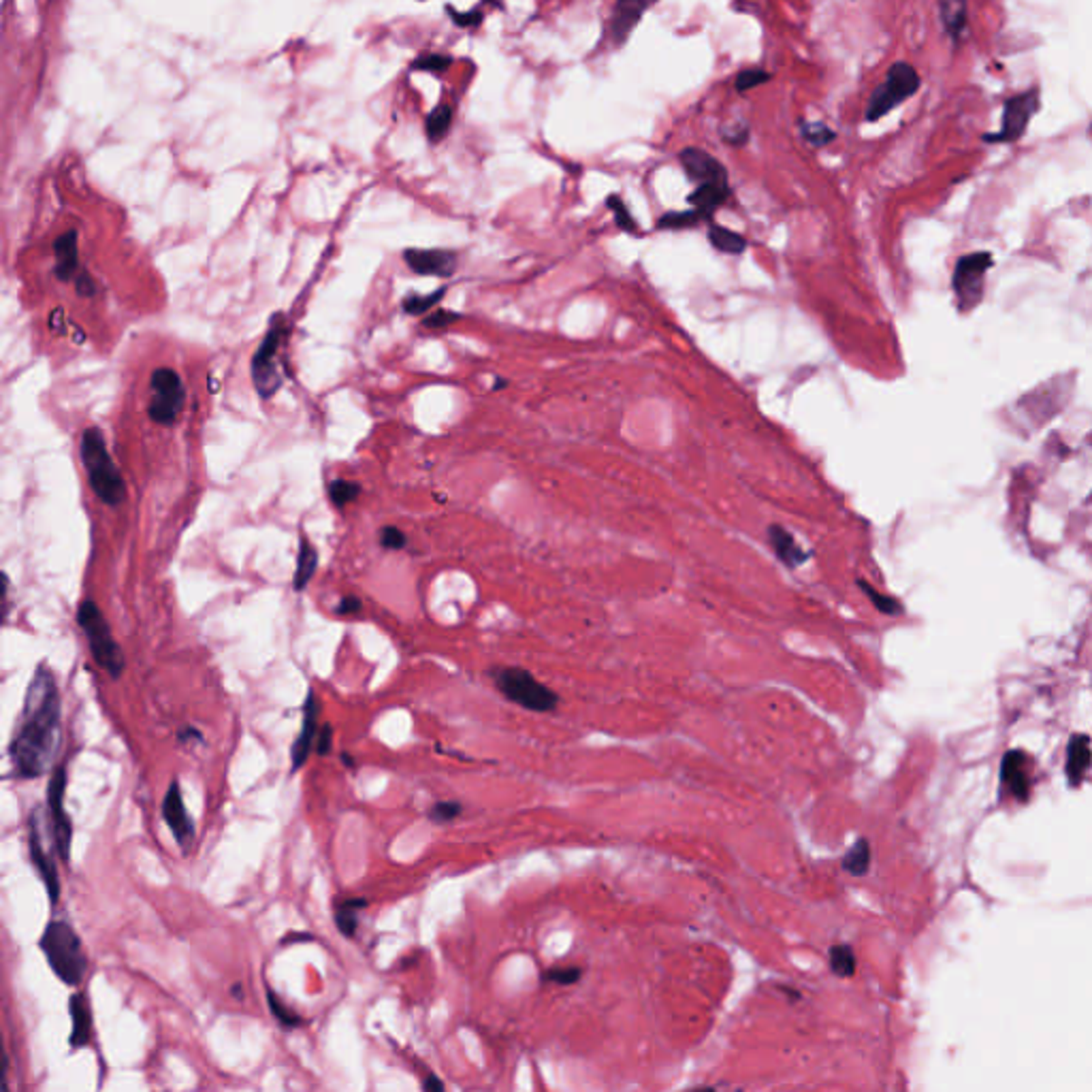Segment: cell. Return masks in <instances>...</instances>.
<instances>
[{
    "instance_id": "cell-21",
    "label": "cell",
    "mask_w": 1092,
    "mask_h": 1092,
    "mask_svg": "<svg viewBox=\"0 0 1092 1092\" xmlns=\"http://www.w3.org/2000/svg\"><path fill=\"white\" fill-rule=\"evenodd\" d=\"M53 256H56V267L53 274L60 282L73 280V275L80 269V250H77V233L69 231L60 235L53 244Z\"/></svg>"
},
{
    "instance_id": "cell-7",
    "label": "cell",
    "mask_w": 1092,
    "mask_h": 1092,
    "mask_svg": "<svg viewBox=\"0 0 1092 1092\" xmlns=\"http://www.w3.org/2000/svg\"><path fill=\"white\" fill-rule=\"evenodd\" d=\"M64 792L66 766L58 764L56 770L52 772L50 788H47V807H50V830L53 836V849H56L58 858L69 865L71 843H73V824H71L69 813H66L64 808Z\"/></svg>"
},
{
    "instance_id": "cell-37",
    "label": "cell",
    "mask_w": 1092,
    "mask_h": 1092,
    "mask_svg": "<svg viewBox=\"0 0 1092 1092\" xmlns=\"http://www.w3.org/2000/svg\"><path fill=\"white\" fill-rule=\"evenodd\" d=\"M770 77L772 75L766 73L764 69H745L736 75L734 88L736 92H749V90H756L762 86V83L770 82Z\"/></svg>"
},
{
    "instance_id": "cell-8",
    "label": "cell",
    "mask_w": 1092,
    "mask_h": 1092,
    "mask_svg": "<svg viewBox=\"0 0 1092 1092\" xmlns=\"http://www.w3.org/2000/svg\"><path fill=\"white\" fill-rule=\"evenodd\" d=\"M150 382H152L154 391V400L148 408L150 419L159 422V425H173L186 400L182 380L171 367H159L152 373Z\"/></svg>"
},
{
    "instance_id": "cell-33",
    "label": "cell",
    "mask_w": 1092,
    "mask_h": 1092,
    "mask_svg": "<svg viewBox=\"0 0 1092 1092\" xmlns=\"http://www.w3.org/2000/svg\"><path fill=\"white\" fill-rule=\"evenodd\" d=\"M267 1003H269L271 1013H274V1018L280 1022V1027L301 1029L305 1024L304 1018H301L299 1013H295L293 1010H286V1005L277 999V994L274 991H267Z\"/></svg>"
},
{
    "instance_id": "cell-44",
    "label": "cell",
    "mask_w": 1092,
    "mask_h": 1092,
    "mask_svg": "<svg viewBox=\"0 0 1092 1092\" xmlns=\"http://www.w3.org/2000/svg\"><path fill=\"white\" fill-rule=\"evenodd\" d=\"M723 141L734 148L745 146V143L749 141V129H747V124L743 122L736 126H726V129H723Z\"/></svg>"
},
{
    "instance_id": "cell-39",
    "label": "cell",
    "mask_w": 1092,
    "mask_h": 1092,
    "mask_svg": "<svg viewBox=\"0 0 1092 1092\" xmlns=\"http://www.w3.org/2000/svg\"><path fill=\"white\" fill-rule=\"evenodd\" d=\"M583 969L581 967H553L546 969L545 973H542V981H553L559 983V986H572V983H576L581 980Z\"/></svg>"
},
{
    "instance_id": "cell-43",
    "label": "cell",
    "mask_w": 1092,
    "mask_h": 1092,
    "mask_svg": "<svg viewBox=\"0 0 1092 1092\" xmlns=\"http://www.w3.org/2000/svg\"><path fill=\"white\" fill-rule=\"evenodd\" d=\"M380 545L389 548V551H400V548L406 546V534L400 527H384L380 532Z\"/></svg>"
},
{
    "instance_id": "cell-27",
    "label": "cell",
    "mask_w": 1092,
    "mask_h": 1092,
    "mask_svg": "<svg viewBox=\"0 0 1092 1092\" xmlns=\"http://www.w3.org/2000/svg\"><path fill=\"white\" fill-rule=\"evenodd\" d=\"M318 568V553L307 538H301L299 557H297V572H295V589L304 591L305 585L312 581L314 572Z\"/></svg>"
},
{
    "instance_id": "cell-24",
    "label": "cell",
    "mask_w": 1092,
    "mask_h": 1092,
    "mask_svg": "<svg viewBox=\"0 0 1092 1092\" xmlns=\"http://www.w3.org/2000/svg\"><path fill=\"white\" fill-rule=\"evenodd\" d=\"M365 907H367L365 898H342V901L335 904V915H333L335 926H337V931L343 934V937L353 939L354 934H357V926H359L357 913Z\"/></svg>"
},
{
    "instance_id": "cell-26",
    "label": "cell",
    "mask_w": 1092,
    "mask_h": 1092,
    "mask_svg": "<svg viewBox=\"0 0 1092 1092\" xmlns=\"http://www.w3.org/2000/svg\"><path fill=\"white\" fill-rule=\"evenodd\" d=\"M943 26L952 39H961L967 28V0H939Z\"/></svg>"
},
{
    "instance_id": "cell-13",
    "label": "cell",
    "mask_w": 1092,
    "mask_h": 1092,
    "mask_svg": "<svg viewBox=\"0 0 1092 1092\" xmlns=\"http://www.w3.org/2000/svg\"><path fill=\"white\" fill-rule=\"evenodd\" d=\"M318 715H321V702H318L316 693L314 690L307 691V698L304 702V720H301V730L299 736L295 739V743L291 747V770L293 775L295 772H299L304 768V764L307 762V758H310V753L314 751V743H316V734H318Z\"/></svg>"
},
{
    "instance_id": "cell-41",
    "label": "cell",
    "mask_w": 1092,
    "mask_h": 1092,
    "mask_svg": "<svg viewBox=\"0 0 1092 1092\" xmlns=\"http://www.w3.org/2000/svg\"><path fill=\"white\" fill-rule=\"evenodd\" d=\"M452 58L449 56H440V53H427V56H420L416 63L412 64L416 71H433V73H440V71H446L450 66Z\"/></svg>"
},
{
    "instance_id": "cell-53",
    "label": "cell",
    "mask_w": 1092,
    "mask_h": 1092,
    "mask_svg": "<svg viewBox=\"0 0 1092 1092\" xmlns=\"http://www.w3.org/2000/svg\"><path fill=\"white\" fill-rule=\"evenodd\" d=\"M342 762L348 766V768H354V758L348 756V753H342Z\"/></svg>"
},
{
    "instance_id": "cell-54",
    "label": "cell",
    "mask_w": 1092,
    "mask_h": 1092,
    "mask_svg": "<svg viewBox=\"0 0 1092 1092\" xmlns=\"http://www.w3.org/2000/svg\"><path fill=\"white\" fill-rule=\"evenodd\" d=\"M485 3H488V5H496V0H485Z\"/></svg>"
},
{
    "instance_id": "cell-48",
    "label": "cell",
    "mask_w": 1092,
    "mask_h": 1092,
    "mask_svg": "<svg viewBox=\"0 0 1092 1092\" xmlns=\"http://www.w3.org/2000/svg\"><path fill=\"white\" fill-rule=\"evenodd\" d=\"M75 285H77V293H80L82 297H92L94 295V285L86 271H80V274H77Z\"/></svg>"
},
{
    "instance_id": "cell-28",
    "label": "cell",
    "mask_w": 1092,
    "mask_h": 1092,
    "mask_svg": "<svg viewBox=\"0 0 1092 1092\" xmlns=\"http://www.w3.org/2000/svg\"><path fill=\"white\" fill-rule=\"evenodd\" d=\"M868 866H871V845H868L866 838H858L854 847L845 854L843 868L845 873L854 875V877H862V875L868 873Z\"/></svg>"
},
{
    "instance_id": "cell-10",
    "label": "cell",
    "mask_w": 1092,
    "mask_h": 1092,
    "mask_svg": "<svg viewBox=\"0 0 1092 1092\" xmlns=\"http://www.w3.org/2000/svg\"><path fill=\"white\" fill-rule=\"evenodd\" d=\"M1039 111V90H1027V92L1011 96L1005 101L1003 116H1000V130L994 135H986L983 139L992 143H1011L1018 141L1029 129L1030 118Z\"/></svg>"
},
{
    "instance_id": "cell-50",
    "label": "cell",
    "mask_w": 1092,
    "mask_h": 1092,
    "mask_svg": "<svg viewBox=\"0 0 1092 1092\" xmlns=\"http://www.w3.org/2000/svg\"><path fill=\"white\" fill-rule=\"evenodd\" d=\"M178 739L182 740V743H188V740H198V743H203V734L195 728H182L178 732Z\"/></svg>"
},
{
    "instance_id": "cell-2",
    "label": "cell",
    "mask_w": 1092,
    "mask_h": 1092,
    "mask_svg": "<svg viewBox=\"0 0 1092 1092\" xmlns=\"http://www.w3.org/2000/svg\"><path fill=\"white\" fill-rule=\"evenodd\" d=\"M39 947L60 981L73 988L80 986L88 971V956L71 922L52 920L41 934Z\"/></svg>"
},
{
    "instance_id": "cell-36",
    "label": "cell",
    "mask_w": 1092,
    "mask_h": 1092,
    "mask_svg": "<svg viewBox=\"0 0 1092 1092\" xmlns=\"http://www.w3.org/2000/svg\"><path fill=\"white\" fill-rule=\"evenodd\" d=\"M359 493H361V487L357 485V482H350V480H333L329 487V498H331V502L337 506V508H343V506L353 502Z\"/></svg>"
},
{
    "instance_id": "cell-22",
    "label": "cell",
    "mask_w": 1092,
    "mask_h": 1092,
    "mask_svg": "<svg viewBox=\"0 0 1092 1092\" xmlns=\"http://www.w3.org/2000/svg\"><path fill=\"white\" fill-rule=\"evenodd\" d=\"M730 195H732L730 184H700L687 201H690L691 208L698 209L704 218L710 220L715 211L728 201Z\"/></svg>"
},
{
    "instance_id": "cell-46",
    "label": "cell",
    "mask_w": 1092,
    "mask_h": 1092,
    "mask_svg": "<svg viewBox=\"0 0 1092 1092\" xmlns=\"http://www.w3.org/2000/svg\"><path fill=\"white\" fill-rule=\"evenodd\" d=\"M449 11H450V15H452V20H455V24H459V26H463V28L476 26V24L482 22V14H480V11H472V14H457V11H452V9H449Z\"/></svg>"
},
{
    "instance_id": "cell-30",
    "label": "cell",
    "mask_w": 1092,
    "mask_h": 1092,
    "mask_svg": "<svg viewBox=\"0 0 1092 1092\" xmlns=\"http://www.w3.org/2000/svg\"><path fill=\"white\" fill-rule=\"evenodd\" d=\"M702 220H707V218H704V216L693 208L685 209V211H666V214L657 220V228H663V231H681V228L696 227Z\"/></svg>"
},
{
    "instance_id": "cell-29",
    "label": "cell",
    "mask_w": 1092,
    "mask_h": 1092,
    "mask_svg": "<svg viewBox=\"0 0 1092 1092\" xmlns=\"http://www.w3.org/2000/svg\"><path fill=\"white\" fill-rule=\"evenodd\" d=\"M828 961H830V971L836 977H852L855 973V954H854L852 945H847V943L832 945L828 952Z\"/></svg>"
},
{
    "instance_id": "cell-19",
    "label": "cell",
    "mask_w": 1092,
    "mask_h": 1092,
    "mask_svg": "<svg viewBox=\"0 0 1092 1092\" xmlns=\"http://www.w3.org/2000/svg\"><path fill=\"white\" fill-rule=\"evenodd\" d=\"M768 542H770L772 551H775L777 557H779L783 564L788 565V568H798V565L807 564L808 557H811L808 551H805V548L798 545V540H796L794 536L789 534L786 527H783V525H777V523L770 525Z\"/></svg>"
},
{
    "instance_id": "cell-12",
    "label": "cell",
    "mask_w": 1092,
    "mask_h": 1092,
    "mask_svg": "<svg viewBox=\"0 0 1092 1092\" xmlns=\"http://www.w3.org/2000/svg\"><path fill=\"white\" fill-rule=\"evenodd\" d=\"M28 849H30V860H33L34 868H37L39 877L43 879V884H45V888H47V896H50V903L56 904L58 898H60V875H58L56 862H53L52 854L45 849L43 836H41L39 811H34L33 816H30V822H28Z\"/></svg>"
},
{
    "instance_id": "cell-11",
    "label": "cell",
    "mask_w": 1092,
    "mask_h": 1092,
    "mask_svg": "<svg viewBox=\"0 0 1092 1092\" xmlns=\"http://www.w3.org/2000/svg\"><path fill=\"white\" fill-rule=\"evenodd\" d=\"M162 819L171 830L175 843L182 847V852L188 854L192 841H195V822H192L188 808L184 805V796L178 779L169 783L165 798H162Z\"/></svg>"
},
{
    "instance_id": "cell-38",
    "label": "cell",
    "mask_w": 1092,
    "mask_h": 1092,
    "mask_svg": "<svg viewBox=\"0 0 1092 1092\" xmlns=\"http://www.w3.org/2000/svg\"><path fill=\"white\" fill-rule=\"evenodd\" d=\"M463 813V805L457 800H442L436 802L430 808V819L433 824H446L452 822V819H457Z\"/></svg>"
},
{
    "instance_id": "cell-25",
    "label": "cell",
    "mask_w": 1092,
    "mask_h": 1092,
    "mask_svg": "<svg viewBox=\"0 0 1092 1092\" xmlns=\"http://www.w3.org/2000/svg\"><path fill=\"white\" fill-rule=\"evenodd\" d=\"M709 241L717 252H723V255H743L747 250V239L743 235L717 225V222H709Z\"/></svg>"
},
{
    "instance_id": "cell-35",
    "label": "cell",
    "mask_w": 1092,
    "mask_h": 1092,
    "mask_svg": "<svg viewBox=\"0 0 1092 1092\" xmlns=\"http://www.w3.org/2000/svg\"><path fill=\"white\" fill-rule=\"evenodd\" d=\"M606 208L613 211L614 222H617V227L621 228V231L632 233V235L638 233L636 220H633V216L630 214V209H627V205L623 203V198H621L619 195L606 197Z\"/></svg>"
},
{
    "instance_id": "cell-45",
    "label": "cell",
    "mask_w": 1092,
    "mask_h": 1092,
    "mask_svg": "<svg viewBox=\"0 0 1092 1092\" xmlns=\"http://www.w3.org/2000/svg\"><path fill=\"white\" fill-rule=\"evenodd\" d=\"M331 747H333V728H331V723H323V726L318 728L314 751H316L318 756H329Z\"/></svg>"
},
{
    "instance_id": "cell-20",
    "label": "cell",
    "mask_w": 1092,
    "mask_h": 1092,
    "mask_svg": "<svg viewBox=\"0 0 1092 1092\" xmlns=\"http://www.w3.org/2000/svg\"><path fill=\"white\" fill-rule=\"evenodd\" d=\"M1024 756L1020 751H1011L1007 753L1003 759V770H1000V781H1003V788L1010 792L1013 798L1018 800H1027L1029 798V772L1027 766H1024Z\"/></svg>"
},
{
    "instance_id": "cell-18",
    "label": "cell",
    "mask_w": 1092,
    "mask_h": 1092,
    "mask_svg": "<svg viewBox=\"0 0 1092 1092\" xmlns=\"http://www.w3.org/2000/svg\"><path fill=\"white\" fill-rule=\"evenodd\" d=\"M69 1013H71V1048H86L92 1039V1010H90L88 997L83 992H73L69 999Z\"/></svg>"
},
{
    "instance_id": "cell-15",
    "label": "cell",
    "mask_w": 1092,
    "mask_h": 1092,
    "mask_svg": "<svg viewBox=\"0 0 1092 1092\" xmlns=\"http://www.w3.org/2000/svg\"><path fill=\"white\" fill-rule=\"evenodd\" d=\"M657 0H617L613 7L611 22H608V39L614 47L623 45L633 28L643 20V15L653 7Z\"/></svg>"
},
{
    "instance_id": "cell-52",
    "label": "cell",
    "mask_w": 1092,
    "mask_h": 1092,
    "mask_svg": "<svg viewBox=\"0 0 1092 1092\" xmlns=\"http://www.w3.org/2000/svg\"><path fill=\"white\" fill-rule=\"evenodd\" d=\"M231 994H233L235 999H241V997H244V988H241V983H233Z\"/></svg>"
},
{
    "instance_id": "cell-34",
    "label": "cell",
    "mask_w": 1092,
    "mask_h": 1092,
    "mask_svg": "<svg viewBox=\"0 0 1092 1092\" xmlns=\"http://www.w3.org/2000/svg\"><path fill=\"white\" fill-rule=\"evenodd\" d=\"M446 295V288H438V291H433L430 295H408L406 299H403V312L412 314V316H422V314H427V310H431L433 305L438 304L440 299H442Z\"/></svg>"
},
{
    "instance_id": "cell-9",
    "label": "cell",
    "mask_w": 1092,
    "mask_h": 1092,
    "mask_svg": "<svg viewBox=\"0 0 1092 1092\" xmlns=\"http://www.w3.org/2000/svg\"><path fill=\"white\" fill-rule=\"evenodd\" d=\"M282 335H285V324H282V318H275V321L271 323L267 335H265L261 348L256 350L255 359H252V378H255V386L263 400L274 395L282 384V378L280 373H277L275 365V354L282 343Z\"/></svg>"
},
{
    "instance_id": "cell-4",
    "label": "cell",
    "mask_w": 1092,
    "mask_h": 1092,
    "mask_svg": "<svg viewBox=\"0 0 1092 1092\" xmlns=\"http://www.w3.org/2000/svg\"><path fill=\"white\" fill-rule=\"evenodd\" d=\"M77 623L86 633L90 653H92L96 666L110 674L113 681H118L126 668L124 653L116 638H113L110 623L102 617L101 608L92 600H83L80 608H77Z\"/></svg>"
},
{
    "instance_id": "cell-51",
    "label": "cell",
    "mask_w": 1092,
    "mask_h": 1092,
    "mask_svg": "<svg viewBox=\"0 0 1092 1092\" xmlns=\"http://www.w3.org/2000/svg\"><path fill=\"white\" fill-rule=\"evenodd\" d=\"M305 941H314L312 934H305V933L295 934V933H291V934H286L285 939H282V945H286V943H305Z\"/></svg>"
},
{
    "instance_id": "cell-23",
    "label": "cell",
    "mask_w": 1092,
    "mask_h": 1092,
    "mask_svg": "<svg viewBox=\"0 0 1092 1092\" xmlns=\"http://www.w3.org/2000/svg\"><path fill=\"white\" fill-rule=\"evenodd\" d=\"M1090 740L1086 736H1073L1069 743V753H1067V775H1069L1071 786H1078L1090 768Z\"/></svg>"
},
{
    "instance_id": "cell-49",
    "label": "cell",
    "mask_w": 1092,
    "mask_h": 1092,
    "mask_svg": "<svg viewBox=\"0 0 1092 1092\" xmlns=\"http://www.w3.org/2000/svg\"><path fill=\"white\" fill-rule=\"evenodd\" d=\"M420 1086H422V1090H427V1092H442L444 1090V1082L436 1076H427L425 1079H422Z\"/></svg>"
},
{
    "instance_id": "cell-17",
    "label": "cell",
    "mask_w": 1092,
    "mask_h": 1092,
    "mask_svg": "<svg viewBox=\"0 0 1092 1092\" xmlns=\"http://www.w3.org/2000/svg\"><path fill=\"white\" fill-rule=\"evenodd\" d=\"M988 267H991V256L988 255H971L958 263L954 274V291L958 293V299L973 301V304L980 299L981 280Z\"/></svg>"
},
{
    "instance_id": "cell-16",
    "label": "cell",
    "mask_w": 1092,
    "mask_h": 1092,
    "mask_svg": "<svg viewBox=\"0 0 1092 1092\" xmlns=\"http://www.w3.org/2000/svg\"><path fill=\"white\" fill-rule=\"evenodd\" d=\"M403 261L414 274L450 277L457 269V255L450 250H419L410 248L403 252Z\"/></svg>"
},
{
    "instance_id": "cell-5",
    "label": "cell",
    "mask_w": 1092,
    "mask_h": 1092,
    "mask_svg": "<svg viewBox=\"0 0 1092 1092\" xmlns=\"http://www.w3.org/2000/svg\"><path fill=\"white\" fill-rule=\"evenodd\" d=\"M493 681H496V687L506 700H510L512 704H518L525 710L553 713L559 707L557 693L551 687L540 683L532 672L523 671V668H499V671L493 672Z\"/></svg>"
},
{
    "instance_id": "cell-40",
    "label": "cell",
    "mask_w": 1092,
    "mask_h": 1092,
    "mask_svg": "<svg viewBox=\"0 0 1092 1092\" xmlns=\"http://www.w3.org/2000/svg\"><path fill=\"white\" fill-rule=\"evenodd\" d=\"M858 585H860L862 589H865V594L868 597H871V602L875 604V608H879V611L885 613V614H898V613H901V606H898V602L894 600V597H888V595L879 594L877 589H873L871 585L865 583V581H858Z\"/></svg>"
},
{
    "instance_id": "cell-14",
    "label": "cell",
    "mask_w": 1092,
    "mask_h": 1092,
    "mask_svg": "<svg viewBox=\"0 0 1092 1092\" xmlns=\"http://www.w3.org/2000/svg\"><path fill=\"white\" fill-rule=\"evenodd\" d=\"M679 162L683 165L687 178H690L691 182H696V186H700V184H730L728 169L723 167L713 154H709L707 150H702V148L681 150Z\"/></svg>"
},
{
    "instance_id": "cell-3",
    "label": "cell",
    "mask_w": 1092,
    "mask_h": 1092,
    "mask_svg": "<svg viewBox=\"0 0 1092 1092\" xmlns=\"http://www.w3.org/2000/svg\"><path fill=\"white\" fill-rule=\"evenodd\" d=\"M82 461L86 466L88 480L96 498L102 504L116 506L124 504L126 499V485L122 474L113 463L110 450H107L105 436L96 427H90L82 433Z\"/></svg>"
},
{
    "instance_id": "cell-42",
    "label": "cell",
    "mask_w": 1092,
    "mask_h": 1092,
    "mask_svg": "<svg viewBox=\"0 0 1092 1092\" xmlns=\"http://www.w3.org/2000/svg\"><path fill=\"white\" fill-rule=\"evenodd\" d=\"M459 318H461V314H457V312L438 310V312L430 314V316L422 321V324H425L427 329H444V327H449V324L459 321Z\"/></svg>"
},
{
    "instance_id": "cell-6",
    "label": "cell",
    "mask_w": 1092,
    "mask_h": 1092,
    "mask_svg": "<svg viewBox=\"0 0 1092 1092\" xmlns=\"http://www.w3.org/2000/svg\"><path fill=\"white\" fill-rule=\"evenodd\" d=\"M920 73L909 63L892 64L885 82L868 99L865 111L866 122H877L901 102L911 99L920 90Z\"/></svg>"
},
{
    "instance_id": "cell-31",
    "label": "cell",
    "mask_w": 1092,
    "mask_h": 1092,
    "mask_svg": "<svg viewBox=\"0 0 1092 1092\" xmlns=\"http://www.w3.org/2000/svg\"><path fill=\"white\" fill-rule=\"evenodd\" d=\"M450 122H452V110H450L449 105H440V107H436V110H433L430 113L425 129H427V135H430V139H431L433 143L440 141V139H442L446 135V132H449Z\"/></svg>"
},
{
    "instance_id": "cell-1",
    "label": "cell",
    "mask_w": 1092,
    "mask_h": 1092,
    "mask_svg": "<svg viewBox=\"0 0 1092 1092\" xmlns=\"http://www.w3.org/2000/svg\"><path fill=\"white\" fill-rule=\"evenodd\" d=\"M63 743V698L56 677L45 663L30 679L24 707L9 743L17 779H39L52 770Z\"/></svg>"
},
{
    "instance_id": "cell-47",
    "label": "cell",
    "mask_w": 1092,
    "mask_h": 1092,
    "mask_svg": "<svg viewBox=\"0 0 1092 1092\" xmlns=\"http://www.w3.org/2000/svg\"><path fill=\"white\" fill-rule=\"evenodd\" d=\"M361 606H363V604H361V600H359V597H354V595H346V597H343V600L340 602V606H337V614H354V613H359V611H361Z\"/></svg>"
},
{
    "instance_id": "cell-32",
    "label": "cell",
    "mask_w": 1092,
    "mask_h": 1092,
    "mask_svg": "<svg viewBox=\"0 0 1092 1092\" xmlns=\"http://www.w3.org/2000/svg\"><path fill=\"white\" fill-rule=\"evenodd\" d=\"M800 135L807 143H811L813 148L828 146V143L835 141V137H836L835 130L828 129L824 122H811V120L800 122Z\"/></svg>"
}]
</instances>
